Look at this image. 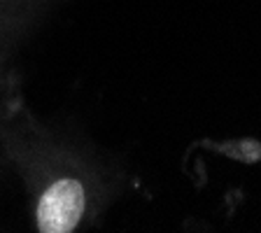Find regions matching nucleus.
<instances>
[{
  "label": "nucleus",
  "instance_id": "f257e3e1",
  "mask_svg": "<svg viewBox=\"0 0 261 233\" xmlns=\"http://www.w3.org/2000/svg\"><path fill=\"white\" fill-rule=\"evenodd\" d=\"M87 210V194L80 179L61 177L42 191L35 205V226L42 233L75 231Z\"/></svg>",
  "mask_w": 261,
  "mask_h": 233
}]
</instances>
